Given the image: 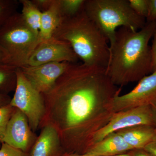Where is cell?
Instances as JSON below:
<instances>
[{"instance_id": "6da1fadb", "label": "cell", "mask_w": 156, "mask_h": 156, "mask_svg": "<svg viewBox=\"0 0 156 156\" xmlns=\"http://www.w3.org/2000/svg\"><path fill=\"white\" fill-rule=\"evenodd\" d=\"M105 69L72 63L51 90L42 94L46 113L41 126L53 125L65 153L87 154L96 133L111 119L121 88Z\"/></svg>"}, {"instance_id": "7a4b0ae2", "label": "cell", "mask_w": 156, "mask_h": 156, "mask_svg": "<svg viewBox=\"0 0 156 156\" xmlns=\"http://www.w3.org/2000/svg\"><path fill=\"white\" fill-rule=\"evenodd\" d=\"M156 31V21L146 22L139 30L121 27L109 48L106 73L117 87L140 80L151 73V54L149 43Z\"/></svg>"}, {"instance_id": "3957f363", "label": "cell", "mask_w": 156, "mask_h": 156, "mask_svg": "<svg viewBox=\"0 0 156 156\" xmlns=\"http://www.w3.org/2000/svg\"><path fill=\"white\" fill-rule=\"evenodd\" d=\"M53 37L68 43L83 64L107 68L110 55L108 40L84 9L75 16L62 18Z\"/></svg>"}, {"instance_id": "277c9868", "label": "cell", "mask_w": 156, "mask_h": 156, "mask_svg": "<svg viewBox=\"0 0 156 156\" xmlns=\"http://www.w3.org/2000/svg\"><path fill=\"white\" fill-rule=\"evenodd\" d=\"M84 9L108 40L109 48L115 41L118 27L137 31L146 23L145 18L132 10L128 0H86Z\"/></svg>"}, {"instance_id": "5b68a950", "label": "cell", "mask_w": 156, "mask_h": 156, "mask_svg": "<svg viewBox=\"0 0 156 156\" xmlns=\"http://www.w3.org/2000/svg\"><path fill=\"white\" fill-rule=\"evenodd\" d=\"M38 36L27 25L20 13L6 21L0 28V44L9 54L10 65L17 68L27 65L38 44Z\"/></svg>"}, {"instance_id": "8992f818", "label": "cell", "mask_w": 156, "mask_h": 156, "mask_svg": "<svg viewBox=\"0 0 156 156\" xmlns=\"http://www.w3.org/2000/svg\"><path fill=\"white\" fill-rule=\"evenodd\" d=\"M17 82L10 105L22 112L28 120L34 132L37 130L46 113L44 98L25 77L19 68L16 69Z\"/></svg>"}, {"instance_id": "52a82bcc", "label": "cell", "mask_w": 156, "mask_h": 156, "mask_svg": "<svg viewBox=\"0 0 156 156\" xmlns=\"http://www.w3.org/2000/svg\"><path fill=\"white\" fill-rule=\"evenodd\" d=\"M137 126L156 127V111L152 105L137 107L115 113L106 126L95 134L91 147L112 133Z\"/></svg>"}, {"instance_id": "ba28073f", "label": "cell", "mask_w": 156, "mask_h": 156, "mask_svg": "<svg viewBox=\"0 0 156 156\" xmlns=\"http://www.w3.org/2000/svg\"><path fill=\"white\" fill-rule=\"evenodd\" d=\"M156 102V72L145 76L128 93L117 95L112 103L114 113Z\"/></svg>"}, {"instance_id": "9c48e42d", "label": "cell", "mask_w": 156, "mask_h": 156, "mask_svg": "<svg viewBox=\"0 0 156 156\" xmlns=\"http://www.w3.org/2000/svg\"><path fill=\"white\" fill-rule=\"evenodd\" d=\"M78 58L68 43L52 37L38 43L29 59L27 65L36 66L63 62L74 63Z\"/></svg>"}, {"instance_id": "30bf717a", "label": "cell", "mask_w": 156, "mask_h": 156, "mask_svg": "<svg viewBox=\"0 0 156 156\" xmlns=\"http://www.w3.org/2000/svg\"><path fill=\"white\" fill-rule=\"evenodd\" d=\"M72 63L67 62H50L36 66L27 65L19 68L32 86L44 94L53 89L58 78Z\"/></svg>"}, {"instance_id": "8fae6325", "label": "cell", "mask_w": 156, "mask_h": 156, "mask_svg": "<svg viewBox=\"0 0 156 156\" xmlns=\"http://www.w3.org/2000/svg\"><path fill=\"white\" fill-rule=\"evenodd\" d=\"M28 120L22 112L15 108L0 141L14 148L30 153L36 140Z\"/></svg>"}, {"instance_id": "7c38bea8", "label": "cell", "mask_w": 156, "mask_h": 156, "mask_svg": "<svg viewBox=\"0 0 156 156\" xmlns=\"http://www.w3.org/2000/svg\"><path fill=\"white\" fill-rule=\"evenodd\" d=\"M42 131L30 151V156H62L65 153L57 130L50 124L42 126Z\"/></svg>"}, {"instance_id": "4fadbf2b", "label": "cell", "mask_w": 156, "mask_h": 156, "mask_svg": "<svg viewBox=\"0 0 156 156\" xmlns=\"http://www.w3.org/2000/svg\"><path fill=\"white\" fill-rule=\"evenodd\" d=\"M133 150L121 135L113 132L92 145L87 153L92 156H113L127 153Z\"/></svg>"}, {"instance_id": "5bb4252c", "label": "cell", "mask_w": 156, "mask_h": 156, "mask_svg": "<svg viewBox=\"0 0 156 156\" xmlns=\"http://www.w3.org/2000/svg\"><path fill=\"white\" fill-rule=\"evenodd\" d=\"M133 150L143 149L156 139V127L137 126L116 131Z\"/></svg>"}, {"instance_id": "9a60e30c", "label": "cell", "mask_w": 156, "mask_h": 156, "mask_svg": "<svg viewBox=\"0 0 156 156\" xmlns=\"http://www.w3.org/2000/svg\"><path fill=\"white\" fill-rule=\"evenodd\" d=\"M61 18L59 0H54L50 9L42 13L41 28L38 36L39 43L53 37L54 32L61 21Z\"/></svg>"}, {"instance_id": "2e32d148", "label": "cell", "mask_w": 156, "mask_h": 156, "mask_svg": "<svg viewBox=\"0 0 156 156\" xmlns=\"http://www.w3.org/2000/svg\"><path fill=\"white\" fill-rule=\"evenodd\" d=\"M22 6L20 13L27 25L34 31L38 34L41 28L42 12L30 0H20Z\"/></svg>"}, {"instance_id": "e0dca14e", "label": "cell", "mask_w": 156, "mask_h": 156, "mask_svg": "<svg viewBox=\"0 0 156 156\" xmlns=\"http://www.w3.org/2000/svg\"><path fill=\"white\" fill-rule=\"evenodd\" d=\"M17 67L6 63H0V94L8 95L15 90L17 82Z\"/></svg>"}, {"instance_id": "ac0fdd59", "label": "cell", "mask_w": 156, "mask_h": 156, "mask_svg": "<svg viewBox=\"0 0 156 156\" xmlns=\"http://www.w3.org/2000/svg\"><path fill=\"white\" fill-rule=\"evenodd\" d=\"M86 0H59L62 18L75 16L83 11Z\"/></svg>"}, {"instance_id": "d6986e66", "label": "cell", "mask_w": 156, "mask_h": 156, "mask_svg": "<svg viewBox=\"0 0 156 156\" xmlns=\"http://www.w3.org/2000/svg\"><path fill=\"white\" fill-rule=\"evenodd\" d=\"M19 4L16 0H0V28L17 13Z\"/></svg>"}, {"instance_id": "ffe728a7", "label": "cell", "mask_w": 156, "mask_h": 156, "mask_svg": "<svg viewBox=\"0 0 156 156\" xmlns=\"http://www.w3.org/2000/svg\"><path fill=\"white\" fill-rule=\"evenodd\" d=\"M15 109L10 104L0 107V139L5 134L8 123Z\"/></svg>"}, {"instance_id": "44dd1931", "label": "cell", "mask_w": 156, "mask_h": 156, "mask_svg": "<svg viewBox=\"0 0 156 156\" xmlns=\"http://www.w3.org/2000/svg\"><path fill=\"white\" fill-rule=\"evenodd\" d=\"M131 9L137 15L146 19L148 13V0H128Z\"/></svg>"}, {"instance_id": "7402d4cb", "label": "cell", "mask_w": 156, "mask_h": 156, "mask_svg": "<svg viewBox=\"0 0 156 156\" xmlns=\"http://www.w3.org/2000/svg\"><path fill=\"white\" fill-rule=\"evenodd\" d=\"M0 156H30V154L24 152L7 144L2 143L0 147Z\"/></svg>"}, {"instance_id": "603a6c76", "label": "cell", "mask_w": 156, "mask_h": 156, "mask_svg": "<svg viewBox=\"0 0 156 156\" xmlns=\"http://www.w3.org/2000/svg\"><path fill=\"white\" fill-rule=\"evenodd\" d=\"M148 13L146 22L156 21V0H148Z\"/></svg>"}, {"instance_id": "cb8c5ba5", "label": "cell", "mask_w": 156, "mask_h": 156, "mask_svg": "<svg viewBox=\"0 0 156 156\" xmlns=\"http://www.w3.org/2000/svg\"><path fill=\"white\" fill-rule=\"evenodd\" d=\"M151 73L156 72V31L153 35L152 44L151 47Z\"/></svg>"}, {"instance_id": "d4e9b609", "label": "cell", "mask_w": 156, "mask_h": 156, "mask_svg": "<svg viewBox=\"0 0 156 156\" xmlns=\"http://www.w3.org/2000/svg\"><path fill=\"white\" fill-rule=\"evenodd\" d=\"M42 13L50 9L53 4L54 0H31Z\"/></svg>"}, {"instance_id": "484cf974", "label": "cell", "mask_w": 156, "mask_h": 156, "mask_svg": "<svg viewBox=\"0 0 156 156\" xmlns=\"http://www.w3.org/2000/svg\"><path fill=\"white\" fill-rule=\"evenodd\" d=\"M10 58L7 51L0 44V63L10 64Z\"/></svg>"}, {"instance_id": "4316f807", "label": "cell", "mask_w": 156, "mask_h": 156, "mask_svg": "<svg viewBox=\"0 0 156 156\" xmlns=\"http://www.w3.org/2000/svg\"><path fill=\"white\" fill-rule=\"evenodd\" d=\"M153 156H156V139L147 144L143 149Z\"/></svg>"}, {"instance_id": "83f0119b", "label": "cell", "mask_w": 156, "mask_h": 156, "mask_svg": "<svg viewBox=\"0 0 156 156\" xmlns=\"http://www.w3.org/2000/svg\"><path fill=\"white\" fill-rule=\"evenodd\" d=\"M128 153L131 156H153L144 149H134Z\"/></svg>"}, {"instance_id": "f1b7e54d", "label": "cell", "mask_w": 156, "mask_h": 156, "mask_svg": "<svg viewBox=\"0 0 156 156\" xmlns=\"http://www.w3.org/2000/svg\"><path fill=\"white\" fill-rule=\"evenodd\" d=\"M11 100L9 95L0 94V107L10 104Z\"/></svg>"}, {"instance_id": "f546056e", "label": "cell", "mask_w": 156, "mask_h": 156, "mask_svg": "<svg viewBox=\"0 0 156 156\" xmlns=\"http://www.w3.org/2000/svg\"><path fill=\"white\" fill-rule=\"evenodd\" d=\"M62 156H92L90 154L87 153L85 154H78L76 153H66Z\"/></svg>"}, {"instance_id": "4dcf8cb0", "label": "cell", "mask_w": 156, "mask_h": 156, "mask_svg": "<svg viewBox=\"0 0 156 156\" xmlns=\"http://www.w3.org/2000/svg\"><path fill=\"white\" fill-rule=\"evenodd\" d=\"M113 156H131L129 153H127L122 154L118 155Z\"/></svg>"}, {"instance_id": "1f68e13d", "label": "cell", "mask_w": 156, "mask_h": 156, "mask_svg": "<svg viewBox=\"0 0 156 156\" xmlns=\"http://www.w3.org/2000/svg\"><path fill=\"white\" fill-rule=\"evenodd\" d=\"M152 105L154 107V108L155 109L156 111V102H155V103H154V104H153Z\"/></svg>"}, {"instance_id": "d6a6232c", "label": "cell", "mask_w": 156, "mask_h": 156, "mask_svg": "<svg viewBox=\"0 0 156 156\" xmlns=\"http://www.w3.org/2000/svg\"><path fill=\"white\" fill-rule=\"evenodd\" d=\"M0 142H1V141H0Z\"/></svg>"}]
</instances>
